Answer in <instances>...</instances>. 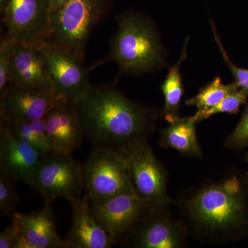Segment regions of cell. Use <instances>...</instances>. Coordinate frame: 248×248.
<instances>
[{
	"instance_id": "obj_1",
	"label": "cell",
	"mask_w": 248,
	"mask_h": 248,
	"mask_svg": "<svg viewBox=\"0 0 248 248\" xmlns=\"http://www.w3.org/2000/svg\"><path fill=\"white\" fill-rule=\"evenodd\" d=\"M117 84H90L73 102L84 138L93 148L111 150L127 159L148 144L161 114L129 99Z\"/></svg>"
},
{
	"instance_id": "obj_2",
	"label": "cell",
	"mask_w": 248,
	"mask_h": 248,
	"mask_svg": "<svg viewBox=\"0 0 248 248\" xmlns=\"http://www.w3.org/2000/svg\"><path fill=\"white\" fill-rule=\"evenodd\" d=\"M189 234L204 244L237 242L248 236V174L232 170L217 181L184 191L174 202Z\"/></svg>"
},
{
	"instance_id": "obj_3",
	"label": "cell",
	"mask_w": 248,
	"mask_h": 248,
	"mask_svg": "<svg viewBox=\"0 0 248 248\" xmlns=\"http://www.w3.org/2000/svg\"><path fill=\"white\" fill-rule=\"evenodd\" d=\"M117 30L110 42V52L90 69L112 62L118 66L115 81L124 75L139 76L168 66V51L154 21L146 15L128 10L116 16Z\"/></svg>"
},
{
	"instance_id": "obj_4",
	"label": "cell",
	"mask_w": 248,
	"mask_h": 248,
	"mask_svg": "<svg viewBox=\"0 0 248 248\" xmlns=\"http://www.w3.org/2000/svg\"><path fill=\"white\" fill-rule=\"evenodd\" d=\"M112 0H66L51 11V27L45 45L85 58L90 35L108 14Z\"/></svg>"
},
{
	"instance_id": "obj_5",
	"label": "cell",
	"mask_w": 248,
	"mask_h": 248,
	"mask_svg": "<svg viewBox=\"0 0 248 248\" xmlns=\"http://www.w3.org/2000/svg\"><path fill=\"white\" fill-rule=\"evenodd\" d=\"M82 172L89 202H103L134 192L127 159L115 151L93 148L82 164Z\"/></svg>"
},
{
	"instance_id": "obj_6",
	"label": "cell",
	"mask_w": 248,
	"mask_h": 248,
	"mask_svg": "<svg viewBox=\"0 0 248 248\" xmlns=\"http://www.w3.org/2000/svg\"><path fill=\"white\" fill-rule=\"evenodd\" d=\"M27 185L52 203L57 199L73 202L84 190L82 164L71 154L52 152L44 156Z\"/></svg>"
},
{
	"instance_id": "obj_7",
	"label": "cell",
	"mask_w": 248,
	"mask_h": 248,
	"mask_svg": "<svg viewBox=\"0 0 248 248\" xmlns=\"http://www.w3.org/2000/svg\"><path fill=\"white\" fill-rule=\"evenodd\" d=\"M49 0H10L2 14L4 33L16 44L42 45L51 27Z\"/></svg>"
},
{
	"instance_id": "obj_8",
	"label": "cell",
	"mask_w": 248,
	"mask_h": 248,
	"mask_svg": "<svg viewBox=\"0 0 248 248\" xmlns=\"http://www.w3.org/2000/svg\"><path fill=\"white\" fill-rule=\"evenodd\" d=\"M126 159L134 192L148 208L174 204L175 202L168 194L167 169L148 143Z\"/></svg>"
},
{
	"instance_id": "obj_9",
	"label": "cell",
	"mask_w": 248,
	"mask_h": 248,
	"mask_svg": "<svg viewBox=\"0 0 248 248\" xmlns=\"http://www.w3.org/2000/svg\"><path fill=\"white\" fill-rule=\"evenodd\" d=\"M89 203L93 215L107 232L113 246H125L150 209L135 192Z\"/></svg>"
},
{
	"instance_id": "obj_10",
	"label": "cell",
	"mask_w": 248,
	"mask_h": 248,
	"mask_svg": "<svg viewBox=\"0 0 248 248\" xmlns=\"http://www.w3.org/2000/svg\"><path fill=\"white\" fill-rule=\"evenodd\" d=\"M188 231L175 218L170 205L150 208L125 246L135 248H184L188 243Z\"/></svg>"
},
{
	"instance_id": "obj_11",
	"label": "cell",
	"mask_w": 248,
	"mask_h": 248,
	"mask_svg": "<svg viewBox=\"0 0 248 248\" xmlns=\"http://www.w3.org/2000/svg\"><path fill=\"white\" fill-rule=\"evenodd\" d=\"M46 67L58 97L75 102L90 84V68L84 66V59L59 48L44 45Z\"/></svg>"
},
{
	"instance_id": "obj_12",
	"label": "cell",
	"mask_w": 248,
	"mask_h": 248,
	"mask_svg": "<svg viewBox=\"0 0 248 248\" xmlns=\"http://www.w3.org/2000/svg\"><path fill=\"white\" fill-rule=\"evenodd\" d=\"M59 97L50 91L9 84L1 93V120L23 122L45 118Z\"/></svg>"
},
{
	"instance_id": "obj_13",
	"label": "cell",
	"mask_w": 248,
	"mask_h": 248,
	"mask_svg": "<svg viewBox=\"0 0 248 248\" xmlns=\"http://www.w3.org/2000/svg\"><path fill=\"white\" fill-rule=\"evenodd\" d=\"M44 120L54 152L72 154L81 146L84 134L73 101L59 97Z\"/></svg>"
},
{
	"instance_id": "obj_14",
	"label": "cell",
	"mask_w": 248,
	"mask_h": 248,
	"mask_svg": "<svg viewBox=\"0 0 248 248\" xmlns=\"http://www.w3.org/2000/svg\"><path fill=\"white\" fill-rule=\"evenodd\" d=\"M20 229L17 248H68L59 236L52 203H45L37 211L16 213L14 217Z\"/></svg>"
},
{
	"instance_id": "obj_15",
	"label": "cell",
	"mask_w": 248,
	"mask_h": 248,
	"mask_svg": "<svg viewBox=\"0 0 248 248\" xmlns=\"http://www.w3.org/2000/svg\"><path fill=\"white\" fill-rule=\"evenodd\" d=\"M44 45L16 44L11 56L9 84L54 93L46 67Z\"/></svg>"
},
{
	"instance_id": "obj_16",
	"label": "cell",
	"mask_w": 248,
	"mask_h": 248,
	"mask_svg": "<svg viewBox=\"0 0 248 248\" xmlns=\"http://www.w3.org/2000/svg\"><path fill=\"white\" fill-rule=\"evenodd\" d=\"M42 159L43 156L35 148L14 138L1 120L0 172L27 184Z\"/></svg>"
},
{
	"instance_id": "obj_17",
	"label": "cell",
	"mask_w": 248,
	"mask_h": 248,
	"mask_svg": "<svg viewBox=\"0 0 248 248\" xmlns=\"http://www.w3.org/2000/svg\"><path fill=\"white\" fill-rule=\"evenodd\" d=\"M72 224L65 241L68 248H110L109 235L91 211L86 195L71 202Z\"/></svg>"
},
{
	"instance_id": "obj_18",
	"label": "cell",
	"mask_w": 248,
	"mask_h": 248,
	"mask_svg": "<svg viewBox=\"0 0 248 248\" xmlns=\"http://www.w3.org/2000/svg\"><path fill=\"white\" fill-rule=\"evenodd\" d=\"M197 121L193 116L179 117L161 129L159 144L161 148L175 150L181 154L202 159L203 151L197 137Z\"/></svg>"
},
{
	"instance_id": "obj_19",
	"label": "cell",
	"mask_w": 248,
	"mask_h": 248,
	"mask_svg": "<svg viewBox=\"0 0 248 248\" xmlns=\"http://www.w3.org/2000/svg\"><path fill=\"white\" fill-rule=\"evenodd\" d=\"M187 37L183 46L182 54L175 64L169 66V73L161 86V91L164 98V107L160 111L162 117L168 123H172L180 117L181 104L185 93L181 66L187 58Z\"/></svg>"
},
{
	"instance_id": "obj_20",
	"label": "cell",
	"mask_w": 248,
	"mask_h": 248,
	"mask_svg": "<svg viewBox=\"0 0 248 248\" xmlns=\"http://www.w3.org/2000/svg\"><path fill=\"white\" fill-rule=\"evenodd\" d=\"M10 133L14 138L27 143L45 156L53 152V146L49 137L45 120L34 121H4Z\"/></svg>"
},
{
	"instance_id": "obj_21",
	"label": "cell",
	"mask_w": 248,
	"mask_h": 248,
	"mask_svg": "<svg viewBox=\"0 0 248 248\" xmlns=\"http://www.w3.org/2000/svg\"><path fill=\"white\" fill-rule=\"evenodd\" d=\"M239 89L234 82L226 84L222 82L220 77H217L213 81L201 88L194 97L186 99L185 105L197 108V112H203L215 107L228 94Z\"/></svg>"
},
{
	"instance_id": "obj_22",
	"label": "cell",
	"mask_w": 248,
	"mask_h": 248,
	"mask_svg": "<svg viewBox=\"0 0 248 248\" xmlns=\"http://www.w3.org/2000/svg\"><path fill=\"white\" fill-rule=\"evenodd\" d=\"M248 98V90L239 88L228 94L215 107L203 112H196L193 117L199 124L217 114L227 113L234 115L239 112L241 106L247 104Z\"/></svg>"
},
{
	"instance_id": "obj_23",
	"label": "cell",
	"mask_w": 248,
	"mask_h": 248,
	"mask_svg": "<svg viewBox=\"0 0 248 248\" xmlns=\"http://www.w3.org/2000/svg\"><path fill=\"white\" fill-rule=\"evenodd\" d=\"M16 182L14 178L0 172V214L11 218L17 213L16 208L20 201Z\"/></svg>"
},
{
	"instance_id": "obj_24",
	"label": "cell",
	"mask_w": 248,
	"mask_h": 248,
	"mask_svg": "<svg viewBox=\"0 0 248 248\" xmlns=\"http://www.w3.org/2000/svg\"><path fill=\"white\" fill-rule=\"evenodd\" d=\"M225 148L231 151H241L248 148V102L239 123L224 141Z\"/></svg>"
},
{
	"instance_id": "obj_25",
	"label": "cell",
	"mask_w": 248,
	"mask_h": 248,
	"mask_svg": "<svg viewBox=\"0 0 248 248\" xmlns=\"http://www.w3.org/2000/svg\"><path fill=\"white\" fill-rule=\"evenodd\" d=\"M210 25H211L212 31H213L214 38L220 53H221L222 58L224 60L225 63L231 71L233 78H234L235 84L237 85L241 89L248 90V69L246 68H241L234 64L231 61V58L228 56V53L223 44H222L220 36L217 32L216 27L213 20H210Z\"/></svg>"
},
{
	"instance_id": "obj_26",
	"label": "cell",
	"mask_w": 248,
	"mask_h": 248,
	"mask_svg": "<svg viewBox=\"0 0 248 248\" xmlns=\"http://www.w3.org/2000/svg\"><path fill=\"white\" fill-rule=\"evenodd\" d=\"M16 42L6 34L1 36L0 40V93L3 92L9 84L10 67L11 56Z\"/></svg>"
},
{
	"instance_id": "obj_27",
	"label": "cell",
	"mask_w": 248,
	"mask_h": 248,
	"mask_svg": "<svg viewBox=\"0 0 248 248\" xmlns=\"http://www.w3.org/2000/svg\"><path fill=\"white\" fill-rule=\"evenodd\" d=\"M20 239V229L17 220L12 217L11 224L0 233V248H17Z\"/></svg>"
},
{
	"instance_id": "obj_28",
	"label": "cell",
	"mask_w": 248,
	"mask_h": 248,
	"mask_svg": "<svg viewBox=\"0 0 248 248\" xmlns=\"http://www.w3.org/2000/svg\"><path fill=\"white\" fill-rule=\"evenodd\" d=\"M66 0H49L51 4L52 11L58 9Z\"/></svg>"
},
{
	"instance_id": "obj_29",
	"label": "cell",
	"mask_w": 248,
	"mask_h": 248,
	"mask_svg": "<svg viewBox=\"0 0 248 248\" xmlns=\"http://www.w3.org/2000/svg\"><path fill=\"white\" fill-rule=\"evenodd\" d=\"M10 0H0V12L2 15L6 9V6L9 4Z\"/></svg>"
},
{
	"instance_id": "obj_30",
	"label": "cell",
	"mask_w": 248,
	"mask_h": 248,
	"mask_svg": "<svg viewBox=\"0 0 248 248\" xmlns=\"http://www.w3.org/2000/svg\"><path fill=\"white\" fill-rule=\"evenodd\" d=\"M244 160L246 163H247V164H248V153L245 154L244 156ZM247 173L248 174V171H247Z\"/></svg>"
}]
</instances>
